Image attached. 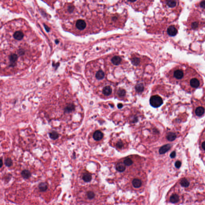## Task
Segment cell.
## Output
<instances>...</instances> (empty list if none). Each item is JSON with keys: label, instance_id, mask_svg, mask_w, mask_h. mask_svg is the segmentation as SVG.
<instances>
[{"label": "cell", "instance_id": "33", "mask_svg": "<svg viewBox=\"0 0 205 205\" xmlns=\"http://www.w3.org/2000/svg\"><path fill=\"white\" fill-rule=\"evenodd\" d=\"M0 167H2L3 166V160H2V159H0Z\"/></svg>", "mask_w": 205, "mask_h": 205}, {"label": "cell", "instance_id": "13", "mask_svg": "<svg viewBox=\"0 0 205 205\" xmlns=\"http://www.w3.org/2000/svg\"><path fill=\"white\" fill-rule=\"evenodd\" d=\"M132 184L135 188H139L142 185L141 180L138 179H134L132 181Z\"/></svg>", "mask_w": 205, "mask_h": 205}, {"label": "cell", "instance_id": "23", "mask_svg": "<svg viewBox=\"0 0 205 205\" xmlns=\"http://www.w3.org/2000/svg\"><path fill=\"white\" fill-rule=\"evenodd\" d=\"M124 164L127 166H130L133 164L132 160L129 158H127L124 161Z\"/></svg>", "mask_w": 205, "mask_h": 205}, {"label": "cell", "instance_id": "25", "mask_svg": "<svg viewBox=\"0 0 205 205\" xmlns=\"http://www.w3.org/2000/svg\"><path fill=\"white\" fill-rule=\"evenodd\" d=\"M199 22H197V21H195V22H193L192 23V25H191V27L192 29H196L198 28L199 27Z\"/></svg>", "mask_w": 205, "mask_h": 205}, {"label": "cell", "instance_id": "15", "mask_svg": "<svg viewBox=\"0 0 205 205\" xmlns=\"http://www.w3.org/2000/svg\"><path fill=\"white\" fill-rule=\"evenodd\" d=\"M116 169L119 172H123L126 169V165L124 163H119L117 164L116 166Z\"/></svg>", "mask_w": 205, "mask_h": 205}, {"label": "cell", "instance_id": "12", "mask_svg": "<svg viewBox=\"0 0 205 205\" xmlns=\"http://www.w3.org/2000/svg\"><path fill=\"white\" fill-rule=\"evenodd\" d=\"M21 174L22 177L25 179L29 178L31 175L30 172L27 169L23 170L21 172Z\"/></svg>", "mask_w": 205, "mask_h": 205}, {"label": "cell", "instance_id": "1", "mask_svg": "<svg viewBox=\"0 0 205 205\" xmlns=\"http://www.w3.org/2000/svg\"><path fill=\"white\" fill-rule=\"evenodd\" d=\"M181 83L184 89L192 91L202 86V79L196 71L189 68L186 69L185 75Z\"/></svg>", "mask_w": 205, "mask_h": 205}, {"label": "cell", "instance_id": "11", "mask_svg": "<svg viewBox=\"0 0 205 205\" xmlns=\"http://www.w3.org/2000/svg\"><path fill=\"white\" fill-rule=\"evenodd\" d=\"M103 93L105 95H109L112 92V89L109 86L105 87L103 89Z\"/></svg>", "mask_w": 205, "mask_h": 205}, {"label": "cell", "instance_id": "26", "mask_svg": "<svg viewBox=\"0 0 205 205\" xmlns=\"http://www.w3.org/2000/svg\"><path fill=\"white\" fill-rule=\"evenodd\" d=\"M117 147L119 149H121L123 146V143L121 141H119L116 144Z\"/></svg>", "mask_w": 205, "mask_h": 205}, {"label": "cell", "instance_id": "31", "mask_svg": "<svg viewBox=\"0 0 205 205\" xmlns=\"http://www.w3.org/2000/svg\"><path fill=\"white\" fill-rule=\"evenodd\" d=\"M176 153L175 151H173V152L170 154V157H171V158H175V157H176Z\"/></svg>", "mask_w": 205, "mask_h": 205}, {"label": "cell", "instance_id": "7", "mask_svg": "<svg viewBox=\"0 0 205 205\" xmlns=\"http://www.w3.org/2000/svg\"><path fill=\"white\" fill-rule=\"evenodd\" d=\"M177 29L173 25L170 26L167 29V33L169 36H175L177 34Z\"/></svg>", "mask_w": 205, "mask_h": 205}, {"label": "cell", "instance_id": "4", "mask_svg": "<svg viewBox=\"0 0 205 205\" xmlns=\"http://www.w3.org/2000/svg\"><path fill=\"white\" fill-rule=\"evenodd\" d=\"M163 103L162 98L158 95H154L151 97L150 99V103L154 107H160Z\"/></svg>", "mask_w": 205, "mask_h": 205}, {"label": "cell", "instance_id": "30", "mask_svg": "<svg viewBox=\"0 0 205 205\" xmlns=\"http://www.w3.org/2000/svg\"><path fill=\"white\" fill-rule=\"evenodd\" d=\"M200 6L201 8H205V1H202L200 3Z\"/></svg>", "mask_w": 205, "mask_h": 205}, {"label": "cell", "instance_id": "17", "mask_svg": "<svg viewBox=\"0 0 205 205\" xmlns=\"http://www.w3.org/2000/svg\"><path fill=\"white\" fill-rule=\"evenodd\" d=\"M176 135L175 133L170 132L167 134V139L169 141H173L176 139Z\"/></svg>", "mask_w": 205, "mask_h": 205}, {"label": "cell", "instance_id": "16", "mask_svg": "<svg viewBox=\"0 0 205 205\" xmlns=\"http://www.w3.org/2000/svg\"><path fill=\"white\" fill-rule=\"evenodd\" d=\"M177 3L176 0H167L166 1V4L169 8H174L177 5Z\"/></svg>", "mask_w": 205, "mask_h": 205}, {"label": "cell", "instance_id": "20", "mask_svg": "<svg viewBox=\"0 0 205 205\" xmlns=\"http://www.w3.org/2000/svg\"><path fill=\"white\" fill-rule=\"evenodd\" d=\"M135 89L137 91H138V92H142L144 90V86L143 84H138L135 87Z\"/></svg>", "mask_w": 205, "mask_h": 205}, {"label": "cell", "instance_id": "10", "mask_svg": "<svg viewBox=\"0 0 205 205\" xmlns=\"http://www.w3.org/2000/svg\"><path fill=\"white\" fill-rule=\"evenodd\" d=\"M171 146L170 145L167 144L163 146L160 148L159 150V152L160 154H163L167 152L168 150H170L171 148Z\"/></svg>", "mask_w": 205, "mask_h": 205}, {"label": "cell", "instance_id": "14", "mask_svg": "<svg viewBox=\"0 0 205 205\" xmlns=\"http://www.w3.org/2000/svg\"><path fill=\"white\" fill-rule=\"evenodd\" d=\"M38 188L41 192H45L48 189V184L46 182H41L38 185Z\"/></svg>", "mask_w": 205, "mask_h": 205}, {"label": "cell", "instance_id": "28", "mask_svg": "<svg viewBox=\"0 0 205 205\" xmlns=\"http://www.w3.org/2000/svg\"><path fill=\"white\" fill-rule=\"evenodd\" d=\"M201 149L203 151H205V140L204 141H203L201 142Z\"/></svg>", "mask_w": 205, "mask_h": 205}, {"label": "cell", "instance_id": "29", "mask_svg": "<svg viewBox=\"0 0 205 205\" xmlns=\"http://www.w3.org/2000/svg\"><path fill=\"white\" fill-rule=\"evenodd\" d=\"M133 63L134 64L136 65V64H138L139 63V60L138 58H135V59H134L133 60Z\"/></svg>", "mask_w": 205, "mask_h": 205}, {"label": "cell", "instance_id": "32", "mask_svg": "<svg viewBox=\"0 0 205 205\" xmlns=\"http://www.w3.org/2000/svg\"><path fill=\"white\" fill-rule=\"evenodd\" d=\"M123 105L121 104V103H119V104L118 105V107L119 108V109L121 108L122 107H123Z\"/></svg>", "mask_w": 205, "mask_h": 205}, {"label": "cell", "instance_id": "22", "mask_svg": "<svg viewBox=\"0 0 205 205\" xmlns=\"http://www.w3.org/2000/svg\"><path fill=\"white\" fill-rule=\"evenodd\" d=\"M87 196L89 200H92L95 197V194L94 192L92 191H89L87 193Z\"/></svg>", "mask_w": 205, "mask_h": 205}, {"label": "cell", "instance_id": "6", "mask_svg": "<svg viewBox=\"0 0 205 205\" xmlns=\"http://www.w3.org/2000/svg\"><path fill=\"white\" fill-rule=\"evenodd\" d=\"M75 109V106L73 103H69L64 108V113H71Z\"/></svg>", "mask_w": 205, "mask_h": 205}, {"label": "cell", "instance_id": "18", "mask_svg": "<svg viewBox=\"0 0 205 205\" xmlns=\"http://www.w3.org/2000/svg\"><path fill=\"white\" fill-rule=\"evenodd\" d=\"M49 136L50 139L53 140H55L58 138L59 135L57 132L55 131H52L49 133Z\"/></svg>", "mask_w": 205, "mask_h": 205}, {"label": "cell", "instance_id": "9", "mask_svg": "<svg viewBox=\"0 0 205 205\" xmlns=\"http://www.w3.org/2000/svg\"><path fill=\"white\" fill-rule=\"evenodd\" d=\"M103 134L101 131H96L93 134V137L95 140L99 141L103 138Z\"/></svg>", "mask_w": 205, "mask_h": 205}, {"label": "cell", "instance_id": "3", "mask_svg": "<svg viewBox=\"0 0 205 205\" xmlns=\"http://www.w3.org/2000/svg\"><path fill=\"white\" fill-rule=\"evenodd\" d=\"M93 70L94 71L91 72V75L94 76L95 79L100 81L104 79L105 76V73L101 68L97 67Z\"/></svg>", "mask_w": 205, "mask_h": 205}, {"label": "cell", "instance_id": "19", "mask_svg": "<svg viewBox=\"0 0 205 205\" xmlns=\"http://www.w3.org/2000/svg\"><path fill=\"white\" fill-rule=\"evenodd\" d=\"M82 178L85 182H89L91 181V179H92V176L89 173H85L83 176Z\"/></svg>", "mask_w": 205, "mask_h": 205}, {"label": "cell", "instance_id": "5", "mask_svg": "<svg viewBox=\"0 0 205 205\" xmlns=\"http://www.w3.org/2000/svg\"><path fill=\"white\" fill-rule=\"evenodd\" d=\"M205 113V108L204 106L199 105L195 107L194 113L196 116L197 117H201L204 115Z\"/></svg>", "mask_w": 205, "mask_h": 205}, {"label": "cell", "instance_id": "2", "mask_svg": "<svg viewBox=\"0 0 205 205\" xmlns=\"http://www.w3.org/2000/svg\"><path fill=\"white\" fill-rule=\"evenodd\" d=\"M186 69L181 66H177L170 70L169 73V75L173 82L178 83L181 81L184 78L185 75Z\"/></svg>", "mask_w": 205, "mask_h": 205}, {"label": "cell", "instance_id": "8", "mask_svg": "<svg viewBox=\"0 0 205 205\" xmlns=\"http://www.w3.org/2000/svg\"><path fill=\"white\" fill-rule=\"evenodd\" d=\"M111 62L115 65H120L122 62V59L119 56H114L111 58Z\"/></svg>", "mask_w": 205, "mask_h": 205}, {"label": "cell", "instance_id": "21", "mask_svg": "<svg viewBox=\"0 0 205 205\" xmlns=\"http://www.w3.org/2000/svg\"><path fill=\"white\" fill-rule=\"evenodd\" d=\"M4 164L7 167H11V166H12L13 165V161L12 159L9 158H7L5 160Z\"/></svg>", "mask_w": 205, "mask_h": 205}, {"label": "cell", "instance_id": "27", "mask_svg": "<svg viewBox=\"0 0 205 205\" xmlns=\"http://www.w3.org/2000/svg\"><path fill=\"white\" fill-rule=\"evenodd\" d=\"M181 161H177L175 163V166L176 168H179L181 167Z\"/></svg>", "mask_w": 205, "mask_h": 205}, {"label": "cell", "instance_id": "24", "mask_svg": "<svg viewBox=\"0 0 205 205\" xmlns=\"http://www.w3.org/2000/svg\"><path fill=\"white\" fill-rule=\"evenodd\" d=\"M117 94L119 95V96H125L126 94V91L124 89H119V90H118Z\"/></svg>", "mask_w": 205, "mask_h": 205}]
</instances>
